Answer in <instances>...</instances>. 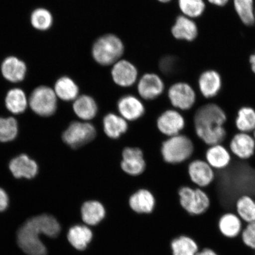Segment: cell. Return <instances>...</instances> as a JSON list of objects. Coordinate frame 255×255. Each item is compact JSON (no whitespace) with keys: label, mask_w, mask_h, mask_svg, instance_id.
I'll use <instances>...</instances> for the list:
<instances>
[{"label":"cell","mask_w":255,"mask_h":255,"mask_svg":"<svg viewBox=\"0 0 255 255\" xmlns=\"http://www.w3.org/2000/svg\"><path fill=\"white\" fill-rule=\"evenodd\" d=\"M60 230L59 222L52 216L44 214L34 217L19 229L18 244L27 255H46V248L41 242L39 235L55 238Z\"/></svg>","instance_id":"cell-2"},{"label":"cell","mask_w":255,"mask_h":255,"mask_svg":"<svg viewBox=\"0 0 255 255\" xmlns=\"http://www.w3.org/2000/svg\"><path fill=\"white\" fill-rule=\"evenodd\" d=\"M178 2L183 15L191 19L199 17L205 11L203 0H178Z\"/></svg>","instance_id":"cell-33"},{"label":"cell","mask_w":255,"mask_h":255,"mask_svg":"<svg viewBox=\"0 0 255 255\" xmlns=\"http://www.w3.org/2000/svg\"><path fill=\"white\" fill-rule=\"evenodd\" d=\"M229 149L232 155L239 160H250L255 155L254 137L250 133H235L229 142Z\"/></svg>","instance_id":"cell-10"},{"label":"cell","mask_w":255,"mask_h":255,"mask_svg":"<svg viewBox=\"0 0 255 255\" xmlns=\"http://www.w3.org/2000/svg\"><path fill=\"white\" fill-rule=\"evenodd\" d=\"M194 152L192 140L185 135L171 136L162 145V157L169 164H180L186 161L192 157Z\"/></svg>","instance_id":"cell-5"},{"label":"cell","mask_w":255,"mask_h":255,"mask_svg":"<svg viewBox=\"0 0 255 255\" xmlns=\"http://www.w3.org/2000/svg\"><path fill=\"white\" fill-rule=\"evenodd\" d=\"M178 196L181 206L191 216L203 215L211 207L212 200L209 194L201 188L181 187L178 190Z\"/></svg>","instance_id":"cell-4"},{"label":"cell","mask_w":255,"mask_h":255,"mask_svg":"<svg viewBox=\"0 0 255 255\" xmlns=\"http://www.w3.org/2000/svg\"><path fill=\"white\" fill-rule=\"evenodd\" d=\"M252 134H253V135L254 137V138L255 139V129L254 130V131L253 133H252Z\"/></svg>","instance_id":"cell-43"},{"label":"cell","mask_w":255,"mask_h":255,"mask_svg":"<svg viewBox=\"0 0 255 255\" xmlns=\"http://www.w3.org/2000/svg\"><path fill=\"white\" fill-rule=\"evenodd\" d=\"M205 159L215 171H223L232 163V155L229 148L222 143L208 146L205 152Z\"/></svg>","instance_id":"cell-12"},{"label":"cell","mask_w":255,"mask_h":255,"mask_svg":"<svg viewBox=\"0 0 255 255\" xmlns=\"http://www.w3.org/2000/svg\"><path fill=\"white\" fill-rule=\"evenodd\" d=\"M210 4L218 6V7H223L227 4L229 0H207Z\"/></svg>","instance_id":"cell-40"},{"label":"cell","mask_w":255,"mask_h":255,"mask_svg":"<svg viewBox=\"0 0 255 255\" xmlns=\"http://www.w3.org/2000/svg\"><path fill=\"white\" fill-rule=\"evenodd\" d=\"M103 125L105 133L113 139L120 138L128 129L126 120L114 114H108L104 117Z\"/></svg>","instance_id":"cell-28"},{"label":"cell","mask_w":255,"mask_h":255,"mask_svg":"<svg viewBox=\"0 0 255 255\" xmlns=\"http://www.w3.org/2000/svg\"><path fill=\"white\" fill-rule=\"evenodd\" d=\"M198 84L200 93L203 97L206 99L215 98L221 91V76L215 70H207L200 75Z\"/></svg>","instance_id":"cell-16"},{"label":"cell","mask_w":255,"mask_h":255,"mask_svg":"<svg viewBox=\"0 0 255 255\" xmlns=\"http://www.w3.org/2000/svg\"><path fill=\"white\" fill-rule=\"evenodd\" d=\"M234 5L242 23L248 26L255 24L254 0H234Z\"/></svg>","instance_id":"cell-32"},{"label":"cell","mask_w":255,"mask_h":255,"mask_svg":"<svg viewBox=\"0 0 255 255\" xmlns=\"http://www.w3.org/2000/svg\"><path fill=\"white\" fill-rule=\"evenodd\" d=\"M106 211L104 206L98 201H88L82 206V218L83 221L88 225L95 226L99 224L104 219Z\"/></svg>","instance_id":"cell-23"},{"label":"cell","mask_w":255,"mask_h":255,"mask_svg":"<svg viewBox=\"0 0 255 255\" xmlns=\"http://www.w3.org/2000/svg\"><path fill=\"white\" fill-rule=\"evenodd\" d=\"M218 230L226 238L235 239L241 236L243 230V221L236 213L226 212L220 217Z\"/></svg>","instance_id":"cell-18"},{"label":"cell","mask_w":255,"mask_h":255,"mask_svg":"<svg viewBox=\"0 0 255 255\" xmlns=\"http://www.w3.org/2000/svg\"><path fill=\"white\" fill-rule=\"evenodd\" d=\"M250 63L251 64V67L252 71L255 74V52L250 56Z\"/></svg>","instance_id":"cell-41"},{"label":"cell","mask_w":255,"mask_h":255,"mask_svg":"<svg viewBox=\"0 0 255 255\" xmlns=\"http://www.w3.org/2000/svg\"><path fill=\"white\" fill-rule=\"evenodd\" d=\"M26 71L25 63L14 56L7 57L2 63V74L9 82H18L23 81Z\"/></svg>","instance_id":"cell-21"},{"label":"cell","mask_w":255,"mask_h":255,"mask_svg":"<svg viewBox=\"0 0 255 255\" xmlns=\"http://www.w3.org/2000/svg\"><path fill=\"white\" fill-rule=\"evenodd\" d=\"M32 25L37 30H46L52 26L53 17L46 9H35L31 15Z\"/></svg>","instance_id":"cell-35"},{"label":"cell","mask_w":255,"mask_h":255,"mask_svg":"<svg viewBox=\"0 0 255 255\" xmlns=\"http://www.w3.org/2000/svg\"><path fill=\"white\" fill-rule=\"evenodd\" d=\"M158 1L162 3H167L170 2L171 0H158Z\"/></svg>","instance_id":"cell-42"},{"label":"cell","mask_w":255,"mask_h":255,"mask_svg":"<svg viewBox=\"0 0 255 255\" xmlns=\"http://www.w3.org/2000/svg\"><path fill=\"white\" fill-rule=\"evenodd\" d=\"M118 108L123 119L128 121L138 119L145 113V108L141 101L132 95L121 98L118 103Z\"/></svg>","instance_id":"cell-20"},{"label":"cell","mask_w":255,"mask_h":255,"mask_svg":"<svg viewBox=\"0 0 255 255\" xmlns=\"http://www.w3.org/2000/svg\"><path fill=\"white\" fill-rule=\"evenodd\" d=\"M228 120L227 113L219 105L215 103L203 105L194 114L196 134L207 146L222 143L228 137V132L225 126Z\"/></svg>","instance_id":"cell-1"},{"label":"cell","mask_w":255,"mask_h":255,"mask_svg":"<svg viewBox=\"0 0 255 255\" xmlns=\"http://www.w3.org/2000/svg\"><path fill=\"white\" fill-rule=\"evenodd\" d=\"M29 105L32 111L41 117H50L57 109V96L49 87L41 86L31 94Z\"/></svg>","instance_id":"cell-6"},{"label":"cell","mask_w":255,"mask_h":255,"mask_svg":"<svg viewBox=\"0 0 255 255\" xmlns=\"http://www.w3.org/2000/svg\"><path fill=\"white\" fill-rule=\"evenodd\" d=\"M124 52V43L119 37L107 34L99 37L92 48V55L102 66L114 65L121 59Z\"/></svg>","instance_id":"cell-3"},{"label":"cell","mask_w":255,"mask_h":255,"mask_svg":"<svg viewBox=\"0 0 255 255\" xmlns=\"http://www.w3.org/2000/svg\"><path fill=\"white\" fill-rule=\"evenodd\" d=\"M18 130V124L14 118L0 117V142L12 141L17 136Z\"/></svg>","instance_id":"cell-34"},{"label":"cell","mask_w":255,"mask_h":255,"mask_svg":"<svg viewBox=\"0 0 255 255\" xmlns=\"http://www.w3.org/2000/svg\"><path fill=\"white\" fill-rule=\"evenodd\" d=\"M123 161L121 166L126 173L138 175L145 169V162L142 151L138 148L127 147L123 152Z\"/></svg>","instance_id":"cell-15"},{"label":"cell","mask_w":255,"mask_h":255,"mask_svg":"<svg viewBox=\"0 0 255 255\" xmlns=\"http://www.w3.org/2000/svg\"><path fill=\"white\" fill-rule=\"evenodd\" d=\"M245 246L255 250V222L248 223L241 234Z\"/></svg>","instance_id":"cell-36"},{"label":"cell","mask_w":255,"mask_h":255,"mask_svg":"<svg viewBox=\"0 0 255 255\" xmlns=\"http://www.w3.org/2000/svg\"><path fill=\"white\" fill-rule=\"evenodd\" d=\"M234 123L238 132L253 133L255 129V108L250 106L239 108Z\"/></svg>","instance_id":"cell-27"},{"label":"cell","mask_w":255,"mask_h":255,"mask_svg":"<svg viewBox=\"0 0 255 255\" xmlns=\"http://www.w3.org/2000/svg\"><path fill=\"white\" fill-rule=\"evenodd\" d=\"M54 91L57 97L65 101L75 100L79 95L78 85L71 78L66 76L57 80Z\"/></svg>","instance_id":"cell-30"},{"label":"cell","mask_w":255,"mask_h":255,"mask_svg":"<svg viewBox=\"0 0 255 255\" xmlns=\"http://www.w3.org/2000/svg\"><path fill=\"white\" fill-rule=\"evenodd\" d=\"M164 90V82L155 73H146L138 82V92L140 97L144 100H154L161 95Z\"/></svg>","instance_id":"cell-14"},{"label":"cell","mask_w":255,"mask_h":255,"mask_svg":"<svg viewBox=\"0 0 255 255\" xmlns=\"http://www.w3.org/2000/svg\"><path fill=\"white\" fill-rule=\"evenodd\" d=\"M176 66V60L175 57L166 56L162 59L159 64V68L164 73H170L174 71Z\"/></svg>","instance_id":"cell-37"},{"label":"cell","mask_w":255,"mask_h":255,"mask_svg":"<svg viewBox=\"0 0 255 255\" xmlns=\"http://www.w3.org/2000/svg\"><path fill=\"white\" fill-rule=\"evenodd\" d=\"M73 109L79 119L88 121L94 119L97 116L98 106L93 98L84 95L76 99Z\"/></svg>","instance_id":"cell-24"},{"label":"cell","mask_w":255,"mask_h":255,"mask_svg":"<svg viewBox=\"0 0 255 255\" xmlns=\"http://www.w3.org/2000/svg\"><path fill=\"white\" fill-rule=\"evenodd\" d=\"M129 204L133 211L138 213H150L154 210L155 200L152 194L147 190L137 191L130 196Z\"/></svg>","instance_id":"cell-22"},{"label":"cell","mask_w":255,"mask_h":255,"mask_svg":"<svg viewBox=\"0 0 255 255\" xmlns=\"http://www.w3.org/2000/svg\"><path fill=\"white\" fill-rule=\"evenodd\" d=\"M187 171L190 180L201 189L211 186L216 179V171L205 159H194L190 162Z\"/></svg>","instance_id":"cell-9"},{"label":"cell","mask_w":255,"mask_h":255,"mask_svg":"<svg viewBox=\"0 0 255 255\" xmlns=\"http://www.w3.org/2000/svg\"><path fill=\"white\" fill-rule=\"evenodd\" d=\"M186 126L184 117L176 110H167L157 120V127L164 134L173 136L180 134Z\"/></svg>","instance_id":"cell-13"},{"label":"cell","mask_w":255,"mask_h":255,"mask_svg":"<svg viewBox=\"0 0 255 255\" xmlns=\"http://www.w3.org/2000/svg\"></svg>","instance_id":"cell-44"},{"label":"cell","mask_w":255,"mask_h":255,"mask_svg":"<svg viewBox=\"0 0 255 255\" xmlns=\"http://www.w3.org/2000/svg\"><path fill=\"white\" fill-rule=\"evenodd\" d=\"M5 106L10 113L20 114L27 107L28 101L24 91L19 88L9 90L5 97Z\"/></svg>","instance_id":"cell-29"},{"label":"cell","mask_w":255,"mask_h":255,"mask_svg":"<svg viewBox=\"0 0 255 255\" xmlns=\"http://www.w3.org/2000/svg\"><path fill=\"white\" fill-rule=\"evenodd\" d=\"M196 255H219V254L213 249L206 248L199 251Z\"/></svg>","instance_id":"cell-39"},{"label":"cell","mask_w":255,"mask_h":255,"mask_svg":"<svg viewBox=\"0 0 255 255\" xmlns=\"http://www.w3.org/2000/svg\"><path fill=\"white\" fill-rule=\"evenodd\" d=\"M111 76L117 85L121 87H129L136 81L138 70L128 60L120 59L114 64Z\"/></svg>","instance_id":"cell-11"},{"label":"cell","mask_w":255,"mask_h":255,"mask_svg":"<svg viewBox=\"0 0 255 255\" xmlns=\"http://www.w3.org/2000/svg\"><path fill=\"white\" fill-rule=\"evenodd\" d=\"M93 234L88 226L75 225L69 229L68 239L73 247L79 251L85 250L90 244Z\"/></svg>","instance_id":"cell-26"},{"label":"cell","mask_w":255,"mask_h":255,"mask_svg":"<svg viewBox=\"0 0 255 255\" xmlns=\"http://www.w3.org/2000/svg\"><path fill=\"white\" fill-rule=\"evenodd\" d=\"M97 130L92 124L88 123L73 122L63 133L62 139L67 145L77 149L94 139Z\"/></svg>","instance_id":"cell-7"},{"label":"cell","mask_w":255,"mask_h":255,"mask_svg":"<svg viewBox=\"0 0 255 255\" xmlns=\"http://www.w3.org/2000/svg\"><path fill=\"white\" fill-rule=\"evenodd\" d=\"M171 33L177 40L192 41L198 35V27L193 19L179 15L171 28Z\"/></svg>","instance_id":"cell-19"},{"label":"cell","mask_w":255,"mask_h":255,"mask_svg":"<svg viewBox=\"0 0 255 255\" xmlns=\"http://www.w3.org/2000/svg\"><path fill=\"white\" fill-rule=\"evenodd\" d=\"M171 248L173 255H196L200 251L196 241L186 235L173 239Z\"/></svg>","instance_id":"cell-31"},{"label":"cell","mask_w":255,"mask_h":255,"mask_svg":"<svg viewBox=\"0 0 255 255\" xmlns=\"http://www.w3.org/2000/svg\"><path fill=\"white\" fill-rule=\"evenodd\" d=\"M236 213L243 222H255V198L250 194H242L235 200Z\"/></svg>","instance_id":"cell-25"},{"label":"cell","mask_w":255,"mask_h":255,"mask_svg":"<svg viewBox=\"0 0 255 255\" xmlns=\"http://www.w3.org/2000/svg\"><path fill=\"white\" fill-rule=\"evenodd\" d=\"M9 199L7 193L0 188V212L4 211L8 206Z\"/></svg>","instance_id":"cell-38"},{"label":"cell","mask_w":255,"mask_h":255,"mask_svg":"<svg viewBox=\"0 0 255 255\" xmlns=\"http://www.w3.org/2000/svg\"><path fill=\"white\" fill-rule=\"evenodd\" d=\"M9 168L14 177H24L27 179L36 176L39 170L36 162L25 154L18 155L12 159L9 162Z\"/></svg>","instance_id":"cell-17"},{"label":"cell","mask_w":255,"mask_h":255,"mask_svg":"<svg viewBox=\"0 0 255 255\" xmlns=\"http://www.w3.org/2000/svg\"><path fill=\"white\" fill-rule=\"evenodd\" d=\"M168 96L172 105L182 111L191 110L197 100L195 91L186 82H177L172 85L169 89Z\"/></svg>","instance_id":"cell-8"}]
</instances>
